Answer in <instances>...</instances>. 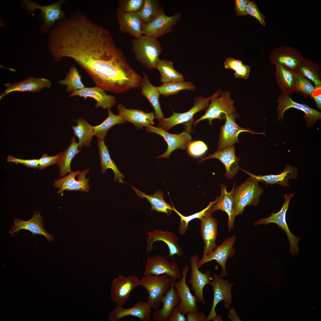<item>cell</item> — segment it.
I'll list each match as a JSON object with an SVG mask.
<instances>
[{
    "instance_id": "6da1fadb",
    "label": "cell",
    "mask_w": 321,
    "mask_h": 321,
    "mask_svg": "<svg viewBox=\"0 0 321 321\" xmlns=\"http://www.w3.org/2000/svg\"><path fill=\"white\" fill-rule=\"evenodd\" d=\"M56 59H73L96 86L119 94L138 86L141 76L131 67L106 28L86 17L78 19L62 32L54 51Z\"/></svg>"
},
{
    "instance_id": "7a4b0ae2",
    "label": "cell",
    "mask_w": 321,
    "mask_h": 321,
    "mask_svg": "<svg viewBox=\"0 0 321 321\" xmlns=\"http://www.w3.org/2000/svg\"><path fill=\"white\" fill-rule=\"evenodd\" d=\"M67 1L59 0L51 4L43 6L30 0H22L20 4L28 15H32L36 10H40L38 18L43 23L39 27V31L41 34L45 36L48 34L51 28L58 21L66 17L61 7Z\"/></svg>"
},
{
    "instance_id": "3957f363",
    "label": "cell",
    "mask_w": 321,
    "mask_h": 321,
    "mask_svg": "<svg viewBox=\"0 0 321 321\" xmlns=\"http://www.w3.org/2000/svg\"><path fill=\"white\" fill-rule=\"evenodd\" d=\"M131 50L137 61L147 68H156L163 51V47L157 39L142 35L131 40Z\"/></svg>"
},
{
    "instance_id": "277c9868",
    "label": "cell",
    "mask_w": 321,
    "mask_h": 321,
    "mask_svg": "<svg viewBox=\"0 0 321 321\" xmlns=\"http://www.w3.org/2000/svg\"><path fill=\"white\" fill-rule=\"evenodd\" d=\"M264 191L259 186L258 182L250 177L235 188L233 201L236 215H242L247 205H257L260 201V196Z\"/></svg>"
},
{
    "instance_id": "5b68a950",
    "label": "cell",
    "mask_w": 321,
    "mask_h": 321,
    "mask_svg": "<svg viewBox=\"0 0 321 321\" xmlns=\"http://www.w3.org/2000/svg\"><path fill=\"white\" fill-rule=\"evenodd\" d=\"M140 281V286L145 288L148 294L146 302L151 309H158L163 296L170 288L171 278L164 274L144 275Z\"/></svg>"
},
{
    "instance_id": "8992f818",
    "label": "cell",
    "mask_w": 321,
    "mask_h": 321,
    "mask_svg": "<svg viewBox=\"0 0 321 321\" xmlns=\"http://www.w3.org/2000/svg\"><path fill=\"white\" fill-rule=\"evenodd\" d=\"M235 102L231 97L230 92L226 90L221 92L212 99L204 114L195 121L193 125L195 126L199 122L207 119L208 124L212 125L214 119H225L228 115L236 112Z\"/></svg>"
},
{
    "instance_id": "52a82bcc",
    "label": "cell",
    "mask_w": 321,
    "mask_h": 321,
    "mask_svg": "<svg viewBox=\"0 0 321 321\" xmlns=\"http://www.w3.org/2000/svg\"><path fill=\"white\" fill-rule=\"evenodd\" d=\"M221 92V90L218 89L210 97H195L193 101L194 106L190 110L183 113L173 111L172 114L169 117H164L158 120V125L157 127L168 132L175 125L193 121L194 115L199 111L206 109L212 99Z\"/></svg>"
},
{
    "instance_id": "ba28073f",
    "label": "cell",
    "mask_w": 321,
    "mask_h": 321,
    "mask_svg": "<svg viewBox=\"0 0 321 321\" xmlns=\"http://www.w3.org/2000/svg\"><path fill=\"white\" fill-rule=\"evenodd\" d=\"M294 195V193L284 195V200L281 209L277 213L272 212L271 215L266 218H262L254 223V225L260 224L268 225L274 223L284 230L288 238L290 245L289 253L292 255H297L299 252L298 243L300 237L292 234L290 231L286 221V216L290 201Z\"/></svg>"
},
{
    "instance_id": "9c48e42d",
    "label": "cell",
    "mask_w": 321,
    "mask_h": 321,
    "mask_svg": "<svg viewBox=\"0 0 321 321\" xmlns=\"http://www.w3.org/2000/svg\"><path fill=\"white\" fill-rule=\"evenodd\" d=\"M164 9L163 8L150 22L143 23L142 34L157 39L173 31L174 26L181 18V14L177 13L169 16L165 14Z\"/></svg>"
},
{
    "instance_id": "30bf717a",
    "label": "cell",
    "mask_w": 321,
    "mask_h": 321,
    "mask_svg": "<svg viewBox=\"0 0 321 321\" xmlns=\"http://www.w3.org/2000/svg\"><path fill=\"white\" fill-rule=\"evenodd\" d=\"M238 117V115L236 112L231 113L226 117L224 124L220 128L217 151L223 150L238 142V136L241 132H246L253 134H263V133L255 132L249 129L239 126L235 121V119Z\"/></svg>"
},
{
    "instance_id": "8fae6325",
    "label": "cell",
    "mask_w": 321,
    "mask_h": 321,
    "mask_svg": "<svg viewBox=\"0 0 321 321\" xmlns=\"http://www.w3.org/2000/svg\"><path fill=\"white\" fill-rule=\"evenodd\" d=\"M277 101L278 103L277 107V119H282L284 113L287 110L294 108L303 112V118L306 120L307 126L310 127L314 123L321 119V112L316 109L310 107L306 104L296 102L293 100L290 95H284L282 93L279 95Z\"/></svg>"
},
{
    "instance_id": "7c38bea8",
    "label": "cell",
    "mask_w": 321,
    "mask_h": 321,
    "mask_svg": "<svg viewBox=\"0 0 321 321\" xmlns=\"http://www.w3.org/2000/svg\"><path fill=\"white\" fill-rule=\"evenodd\" d=\"M140 286V279L135 276H125L119 274L111 284L110 296L112 301L117 305L123 306L130 297L131 291Z\"/></svg>"
},
{
    "instance_id": "4fadbf2b",
    "label": "cell",
    "mask_w": 321,
    "mask_h": 321,
    "mask_svg": "<svg viewBox=\"0 0 321 321\" xmlns=\"http://www.w3.org/2000/svg\"><path fill=\"white\" fill-rule=\"evenodd\" d=\"M90 171L88 168L81 171L78 170L71 171L66 176L58 179L54 181L53 186L59 188L57 193L62 195L65 191H77L88 192L90 186L88 183L89 179L86 178V174Z\"/></svg>"
},
{
    "instance_id": "5bb4252c",
    "label": "cell",
    "mask_w": 321,
    "mask_h": 321,
    "mask_svg": "<svg viewBox=\"0 0 321 321\" xmlns=\"http://www.w3.org/2000/svg\"><path fill=\"white\" fill-rule=\"evenodd\" d=\"M210 284L214 290V298L212 306L206 318V321L213 320L215 318L217 315L215 308L220 301H224V306L227 309L229 308L230 304L232 302L231 289L233 284L230 283L227 280H223L217 273H214Z\"/></svg>"
},
{
    "instance_id": "9a60e30c",
    "label": "cell",
    "mask_w": 321,
    "mask_h": 321,
    "mask_svg": "<svg viewBox=\"0 0 321 321\" xmlns=\"http://www.w3.org/2000/svg\"><path fill=\"white\" fill-rule=\"evenodd\" d=\"M236 237L234 235L226 239L220 245L217 247L211 253L204 256L198 262L197 266L199 268L207 262L213 260H215L222 268L221 277L226 276L227 272L226 268V264L229 257H232L235 253L233 247L235 242Z\"/></svg>"
},
{
    "instance_id": "2e32d148",
    "label": "cell",
    "mask_w": 321,
    "mask_h": 321,
    "mask_svg": "<svg viewBox=\"0 0 321 321\" xmlns=\"http://www.w3.org/2000/svg\"><path fill=\"white\" fill-rule=\"evenodd\" d=\"M146 131L155 133L162 136L168 145L167 150L157 158H169L170 154L177 149L185 150L192 140V137L188 132L185 131L178 134L170 133L158 127L150 125L146 127Z\"/></svg>"
},
{
    "instance_id": "e0dca14e",
    "label": "cell",
    "mask_w": 321,
    "mask_h": 321,
    "mask_svg": "<svg viewBox=\"0 0 321 321\" xmlns=\"http://www.w3.org/2000/svg\"><path fill=\"white\" fill-rule=\"evenodd\" d=\"M165 274L175 280L181 278L182 274L179 267L174 260L170 262L167 258L157 255L147 260L144 275Z\"/></svg>"
},
{
    "instance_id": "ac0fdd59",
    "label": "cell",
    "mask_w": 321,
    "mask_h": 321,
    "mask_svg": "<svg viewBox=\"0 0 321 321\" xmlns=\"http://www.w3.org/2000/svg\"><path fill=\"white\" fill-rule=\"evenodd\" d=\"M303 58L301 52L296 48L283 46L276 48L271 51L269 59L273 64H278L295 71Z\"/></svg>"
},
{
    "instance_id": "d6986e66",
    "label": "cell",
    "mask_w": 321,
    "mask_h": 321,
    "mask_svg": "<svg viewBox=\"0 0 321 321\" xmlns=\"http://www.w3.org/2000/svg\"><path fill=\"white\" fill-rule=\"evenodd\" d=\"M189 270L188 265L183 268L182 277L178 281L174 282V286L177 290L180 299L178 305L181 312L185 315L190 312L198 311L197 300L196 296L192 295L188 286L186 282V278Z\"/></svg>"
},
{
    "instance_id": "ffe728a7",
    "label": "cell",
    "mask_w": 321,
    "mask_h": 321,
    "mask_svg": "<svg viewBox=\"0 0 321 321\" xmlns=\"http://www.w3.org/2000/svg\"><path fill=\"white\" fill-rule=\"evenodd\" d=\"M147 233L149 236L147 241V251H150L155 248L153 246L154 242L162 241L166 244L169 249V254L167 258L171 257L174 260L173 257L174 255H176L178 257L183 255V250L178 244V239L175 233L158 229H154L152 232H149Z\"/></svg>"
},
{
    "instance_id": "44dd1931",
    "label": "cell",
    "mask_w": 321,
    "mask_h": 321,
    "mask_svg": "<svg viewBox=\"0 0 321 321\" xmlns=\"http://www.w3.org/2000/svg\"><path fill=\"white\" fill-rule=\"evenodd\" d=\"M40 213V212L34 210L32 218L27 221L15 217L13 220L15 225L11 227L8 233H10L12 237L15 236V232H18L20 230H27L32 233V236L36 235H43L48 241L52 242L54 237L44 228L45 223Z\"/></svg>"
},
{
    "instance_id": "7402d4cb",
    "label": "cell",
    "mask_w": 321,
    "mask_h": 321,
    "mask_svg": "<svg viewBox=\"0 0 321 321\" xmlns=\"http://www.w3.org/2000/svg\"><path fill=\"white\" fill-rule=\"evenodd\" d=\"M199 260L196 254L192 255L190 259L191 267L190 278L188 282L191 286L192 290L194 291L197 301L204 305L206 304L203 295V289L207 284H210L211 272L207 270L203 273L199 269L197 262Z\"/></svg>"
},
{
    "instance_id": "603a6c76",
    "label": "cell",
    "mask_w": 321,
    "mask_h": 321,
    "mask_svg": "<svg viewBox=\"0 0 321 321\" xmlns=\"http://www.w3.org/2000/svg\"><path fill=\"white\" fill-rule=\"evenodd\" d=\"M152 314L150 306L146 302L141 300L128 309L117 305L108 318L110 321H119L126 316H132L138 318L140 321H150Z\"/></svg>"
},
{
    "instance_id": "cb8c5ba5",
    "label": "cell",
    "mask_w": 321,
    "mask_h": 321,
    "mask_svg": "<svg viewBox=\"0 0 321 321\" xmlns=\"http://www.w3.org/2000/svg\"><path fill=\"white\" fill-rule=\"evenodd\" d=\"M4 85L6 89L1 94L0 100L8 94L13 92H38L44 88L51 87V83L48 78H37L32 76L20 82L13 84L6 83Z\"/></svg>"
},
{
    "instance_id": "d4e9b609",
    "label": "cell",
    "mask_w": 321,
    "mask_h": 321,
    "mask_svg": "<svg viewBox=\"0 0 321 321\" xmlns=\"http://www.w3.org/2000/svg\"><path fill=\"white\" fill-rule=\"evenodd\" d=\"M215 158L219 160L226 168L225 177L228 179L233 178L239 172L240 167L239 164L240 159L236 156L234 145L221 150H218L213 154L201 158L199 160L200 163L206 160Z\"/></svg>"
},
{
    "instance_id": "484cf974",
    "label": "cell",
    "mask_w": 321,
    "mask_h": 321,
    "mask_svg": "<svg viewBox=\"0 0 321 321\" xmlns=\"http://www.w3.org/2000/svg\"><path fill=\"white\" fill-rule=\"evenodd\" d=\"M212 214L208 210L206 215L200 220L201 235L204 244L203 256L211 253L217 246L216 240L218 223Z\"/></svg>"
},
{
    "instance_id": "4316f807",
    "label": "cell",
    "mask_w": 321,
    "mask_h": 321,
    "mask_svg": "<svg viewBox=\"0 0 321 321\" xmlns=\"http://www.w3.org/2000/svg\"><path fill=\"white\" fill-rule=\"evenodd\" d=\"M77 96L86 99L88 97L93 98L96 102L95 106L101 107L104 109L111 108L117 103L115 97L106 93L105 91L97 86L85 87L81 90L70 93L68 98Z\"/></svg>"
},
{
    "instance_id": "83f0119b",
    "label": "cell",
    "mask_w": 321,
    "mask_h": 321,
    "mask_svg": "<svg viewBox=\"0 0 321 321\" xmlns=\"http://www.w3.org/2000/svg\"><path fill=\"white\" fill-rule=\"evenodd\" d=\"M240 170L249 176L250 177L266 185L278 184L284 187L289 186L288 180L296 179L298 177V169L289 164L287 165L283 172L279 174L256 175L242 168Z\"/></svg>"
},
{
    "instance_id": "f1b7e54d",
    "label": "cell",
    "mask_w": 321,
    "mask_h": 321,
    "mask_svg": "<svg viewBox=\"0 0 321 321\" xmlns=\"http://www.w3.org/2000/svg\"><path fill=\"white\" fill-rule=\"evenodd\" d=\"M117 108L123 119L133 123L137 130L154 125L153 120L156 117L153 112L146 113L140 109H127L122 103L118 105Z\"/></svg>"
},
{
    "instance_id": "f546056e",
    "label": "cell",
    "mask_w": 321,
    "mask_h": 321,
    "mask_svg": "<svg viewBox=\"0 0 321 321\" xmlns=\"http://www.w3.org/2000/svg\"><path fill=\"white\" fill-rule=\"evenodd\" d=\"M235 183H233L232 190L228 192L226 190L227 186L223 183H221L220 185L221 188L220 196L216 203L208 210V211L213 213L215 211L220 210L226 212L228 216V226L229 231L230 232L232 229L235 222V218L236 216L234 210L233 194L235 188Z\"/></svg>"
},
{
    "instance_id": "4dcf8cb0",
    "label": "cell",
    "mask_w": 321,
    "mask_h": 321,
    "mask_svg": "<svg viewBox=\"0 0 321 321\" xmlns=\"http://www.w3.org/2000/svg\"><path fill=\"white\" fill-rule=\"evenodd\" d=\"M171 278L170 288L165 293L162 299L161 302L163 303L162 308L160 310L158 309H155L152 312V318L154 320L168 321L172 310L175 307L178 306L180 302L177 290L176 289H174V284L176 280L172 278Z\"/></svg>"
},
{
    "instance_id": "1f68e13d",
    "label": "cell",
    "mask_w": 321,
    "mask_h": 321,
    "mask_svg": "<svg viewBox=\"0 0 321 321\" xmlns=\"http://www.w3.org/2000/svg\"><path fill=\"white\" fill-rule=\"evenodd\" d=\"M119 30L122 32L129 34L135 38L142 34L143 22L136 12L117 14Z\"/></svg>"
},
{
    "instance_id": "d6a6232c",
    "label": "cell",
    "mask_w": 321,
    "mask_h": 321,
    "mask_svg": "<svg viewBox=\"0 0 321 321\" xmlns=\"http://www.w3.org/2000/svg\"><path fill=\"white\" fill-rule=\"evenodd\" d=\"M142 74V80L140 86L141 88L140 94L145 96L150 103L154 109L155 117L159 120L164 117L160 108L159 101L160 94L158 87L151 84L145 73H143Z\"/></svg>"
},
{
    "instance_id": "836d02e7",
    "label": "cell",
    "mask_w": 321,
    "mask_h": 321,
    "mask_svg": "<svg viewBox=\"0 0 321 321\" xmlns=\"http://www.w3.org/2000/svg\"><path fill=\"white\" fill-rule=\"evenodd\" d=\"M97 143L99 150L101 168V172L104 174L108 169H111L114 174V180L118 183H123L124 175L118 169L114 161L111 158L107 147L105 145L104 140L98 139Z\"/></svg>"
},
{
    "instance_id": "e575fe53",
    "label": "cell",
    "mask_w": 321,
    "mask_h": 321,
    "mask_svg": "<svg viewBox=\"0 0 321 321\" xmlns=\"http://www.w3.org/2000/svg\"><path fill=\"white\" fill-rule=\"evenodd\" d=\"M274 65L276 81L281 93L290 95L294 92V71L278 64Z\"/></svg>"
},
{
    "instance_id": "d590c367",
    "label": "cell",
    "mask_w": 321,
    "mask_h": 321,
    "mask_svg": "<svg viewBox=\"0 0 321 321\" xmlns=\"http://www.w3.org/2000/svg\"><path fill=\"white\" fill-rule=\"evenodd\" d=\"M131 187L139 197L146 198L147 201L150 203V210L151 211L155 210L157 212L164 213L166 215L169 216L173 210L172 207L164 199V193L160 190L157 191L152 195H149Z\"/></svg>"
},
{
    "instance_id": "8d00e7d4",
    "label": "cell",
    "mask_w": 321,
    "mask_h": 321,
    "mask_svg": "<svg viewBox=\"0 0 321 321\" xmlns=\"http://www.w3.org/2000/svg\"><path fill=\"white\" fill-rule=\"evenodd\" d=\"M71 144L63 152L59 153L60 157L57 163L59 169V176L63 177L65 176L71 170L70 165L72 160L80 151L78 143L75 142V138L73 136L71 139Z\"/></svg>"
},
{
    "instance_id": "74e56055",
    "label": "cell",
    "mask_w": 321,
    "mask_h": 321,
    "mask_svg": "<svg viewBox=\"0 0 321 321\" xmlns=\"http://www.w3.org/2000/svg\"><path fill=\"white\" fill-rule=\"evenodd\" d=\"M295 71L312 81L315 86H321L320 66L311 59L303 58Z\"/></svg>"
},
{
    "instance_id": "f35d334b",
    "label": "cell",
    "mask_w": 321,
    "mask_h": 321,
    "mask_svg": "<svg viewBox=\"0 0 321 321\" xmlns=\"http://www.w3.org/2000/svg\"><path fill=\"white\" fill-rule=\"evenodd\" d=\"M77 125L72 126L74 135L78 139L79 149L82 147H89L94 136V126L90 125L84 119L79 118L76 120Z\"/></svg>"
},
{
    "instance_id": "ab89813d",
    "label": "cell",
    "mask_w": 321,
    "mask_h": 321,
    "mask_svg": "<svg viewBox=\"0 0 321 321\" xmlns=\"http://www.w3.org/2000/svg\"><path fill=\"white\" fill-rule=\"evenodd\" d=\"M156 68L160 72V81L163 84L184 80L183 75L174 69L171 61L160 59L156 64Z\"/></svg>"
},
{
    "instance_id": "60d3db41",
    "label": "cell",
    "mask_w": 321,
    "mask_h": 321,
    "mask_svg": "<svg viewBox=\"0 0 321 321\" xmlns=\"http://www.w3.org/2000/svg\"><path fill=\"white\" fill-rule=\"evenodd\" d=\"M81 78L77 67L74 66H72L70 67L65 78L63 79L59 80L58 82L61 85L66 86V92L72 93L85 87L81 81Z\"/></svg>"
},
{
    "instance_id": "b9f144b4",
    "label": "cell",
    "mask_w": 321,
    "mask_h": 321,
    "mask_svg": "<svg viewBox=\"0 0 321 321\" xmlns=\"http://www.w3.org/2000/svg\"><path fill=\"white\" fill-rule=\"evenodd\" d=\"M108 117L100 125L94 126V136L101 140H104L108 130L113 126L127 122L119 114H114L110 108L108 109Z\"/></svg>"
},
{
    "instance_id": "7bdbcfd3",
    "label": "cell",
    "mask_w": 321,
    "mask_h": 321,
    "mask_svg": "<svg viewBox=\"0 0 321 321\" xmlns=\"http://www.w3.org/2000/svg\"><path fill=\"white\" fill-rule=\"evenodd\" d=\"M163 8L157 0H144L142 9L136 13L143 23H148L152 21Z\"/></svg>"
},
{
    "instance_id": "ee69618b",
    "label": "cell",
    "mask_w": 321,
    "mask_h": 321,
    "mask_svg": "<svg viewBox=\"0 0 321 321\" xmlns=\"http://www.w3.org/2000/svg\"><path fill=\"white\" fill-rule=\"evenodd\" d=\"M158 88L160 95L165 97L176 95L182 90L192 91L195 89L191 82L184 80L163 83Z\"/></svg>"
},
{
    "instance_id": "f6af8a7d",
    "label": "cell",
    "mask_w": 321,
    "mask_h": 321,
    "mask_svg": "<svg viewBox=\"0 0 321 321\" xmlns=\"http://www.w3.org/2000/svg\"><path fill=\"white\" fill-rule=\"evenodd\" d=\"M218 198V197L214 201L210 202L208 206L201 211L187 216H184L181 214L176 209L172 204L173 210L179 216L180 219L178 228L179 233L182 235H185L188 229L189 223L195 218H199L201 220L206 215L207 211L216 203Z\"/></svg>"
},
{
    "instance_id": "bcb514c9",
    "label": "cell",
    "mask_w": 321,
    "mask_h": 321,
    "mask_svg": "<svg viewBox=\"0 0 321 321\" xmlns=\"http://www.w3.org/2000/svg\"><path fill=\"white\" fill-rule=\"evenodd\" d=\"M295 84L294 91L305 97L309 96L312 98L315 90L314 86L310 81L297 71H294Z\"/></svg>"
},
{
    "instance_id": "7dc6e473",
    "label": "cell",
    "mask_w": 321,
    "mask_h": 321,
    "mask_svg": "<svg viewBox=\"0 0 321 321\" xmlns=\"http://www.w3.org/2000/svg\"><path fill=\"white\" fill-rule=\"evenodd\" d=\"M144 0H120L118 1L117 14L136 12L142 8Z\"/></svg>"
},
{
    "instance_id": "c3c4849f",
    "label": "cell",
    "mask_w": 321,
    "mask_h": 321,
    "mask_svg": "<svg viewBox=\"0 0 321 321\" xmlns=\"http://www.w3.org/2000/svg\"><path fill=\"white\" fill-rule=\"evenodd\" d=\"M187 152L190 156L194 157L201 156L204 154L208 148L203 142L200 141H191L187 148Z\"/></svg>"
},
{
    "instance_id": "681fc988",
    "label": "cell",
    "mask_w": 321,
    "mask_h": 321,
    "mask_svg": "<svg viewBox=\"0 0 321 321\" xmlns=\"http://www.w3.org/2000/svg\"><path fill=\"white\" fill-rule=\"evenodd\" d=\"M247 15H249L257 19L263 26H265V16L258 8L256 3L254 1H249L246 7Z\"/></svg>"
},
{
    "instance_id": "f907efd6",
    "label": "cell",
    "mask_w": 321,
    "mask_h": 321,
    "mask_svg": "<svg viewBox=\"0 0 321 321\" xmlns=\"http://www.w3.org/2000/svg\"><path fill=\"white\" fill-rule=\"evenodd\" d=\"M59 157V153L53 156H49L47 154H43L40 158L38 159L39 164L38 169L42 170L51 165L57 164Z\"/></svg>"
},
{
    "instance_id": "816d5d0a",
    "label": "cell",
    "mask_w": 321,
    "mask_h": 321,
    "mask_svg": "<svg viewBox=\"0 0 321 321\" xmlns=\"http://www.w3.org/2000/svg\"><path fill=\"white\" fill-rule=\"evenodd\" d=\"M7 161L8 162H12L16 164L21 163L27 167L34 169H38L39 165L38 159H23L15 158L11 155L7 157Z\"/></svg>"
},
{
    "instance_id": "f5cc1de1",
    "label": "cell",
    "mask_w": 321,
    "mask_h": 321,
    "mask_svg": "<svg viewBox=\"0 0 321 321\" xmlns=\"http://www.w3.org/2000/svg\"><path fill=\"white\" fill-rule=\"evenodd\" d=\"M235 1L236 15L238 16L246 15V7L249 0H235Z\"/></svg>"
},
{
    "instance_id": "db71d44e",
    "label": "cell",
    "mask_w": 321,
    "mask_h": 321,
    "mask_svg": "<svg viewBox=\"0 0 321 321\" xmlns=\"http://www.w3.org/2000/svg\"><path fill=\"white\" fill-rule=\"evenodd\" d=\"M224 64L225 69H231L235 71L243 64L241 60L228 57L225 60Z\"/></svg>"
},
{
    "instance_id": "11a10c76",
    "label": "cell",
    "mask_w": 321,
    "mask_h": 321,
    "mask_svg": "<svg viewBox=\"0 0 321 321\" xmlns=\"http://www.w3.org/2000/svg\"><path fill=\"white\" fill-rule=\"evenodd\" d=\"M185 315L182 314L178 306L175 307L171 311L168 320L169 321H186Z\"/></svg>"
},
{
    "instance_id": "9f6ffc18",
    "label": "cell",
    "mask_w": 321,
    "mask_h": 321,
    "mask_svg": "<svg viewBox=\"0 0 321 321\" xmlns=\"http://www.w3.org/2000/svg\"><path fill=\"white\" fill-rule=\"evenodd\" d=\"M250 67L249 66L243 64L235 71L234 75L235 78L247 79L249 76Z\"/></svg>"
},
{
    "instance_id": "6f0895ef",
    "label": "cell",
    "mask_w": 321,
    "mask_h": 321,
    "mask_svg": "<svg viewBox=\"0 0 321 321\" xmlns=\"http://www.w3.org/2000/svg\"><path fill=\"white\" fill-rule=\"evenodd\" d=\"M206 318L204 313L197 311L188 313L186 321H206Z\"/></svg>"
},
{
    "instance_id": "680465c9",
    "label": "cell",
    "mask_w": 321,
    "mask_h": 321,
    "mask_svg": "<svg viewBox=\"0 0 321 321\" xmlns=\"http://www.w3.org/2000/svg\"><path fill=\"white\" fill-rule=\"evenodd\" d=\"M229 312L228 317L232 321H240V320L234 309H231Z\"/></svg>"
},
{
    "instance_id": "91938a15",
    "label": "cell",
    "mask_w": 321,
    "mask_h": 321,
    "mask_svg": "<svg viewBox=\"0 0 321 321\" xmlns=\"http://www.w3.org/2000/svg\"><path fill=\"white\" fill-rule=\"evenodd\" d=\"M312 98L314 100L317 108L319 110L321 109V92L316 95H313Z\"/></svg>"
}]
</instances>
